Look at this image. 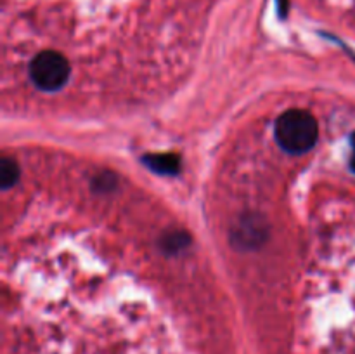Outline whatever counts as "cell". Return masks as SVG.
<instances>
[{
  "label": "cell",
  "mask_w": 355,
  "mask_h": 354,
  "mask_svg": "<svg viewBox=\"0 0 355 354\" xmlns=\"http://www.w3.org/2000/svg\"><path fill=\"white\" fill-rule=\"evenodd\" d=\"M350 146H352V155H350V169L355 172V132L352 134V139H350Z\"/></svg>",
  "instance_id": "cell-4"
},
{
  "label": "cell",
  "mask_w": 355,
  "mask_h": 354,
  "mask_svg": "<svg viewBox=\"0 0 355 354\" xmlns=\"http://www.w3.org/2000/svg\"><path fill=\"white\" fill-rule=\"evenodd\" d=\"M274 134L284 153L305 155L318 142V120L305 110H288L277 118Z\"/></svg>",
  "instance_id": "cell-1"
},
{
  "label": "cell",
  "mask_w": 355,
  "mask_h": 354,
  "mask_svg": "<svg viewBox=\"0 0 355 354\" xmlns=\"http://www.w3.org/2000/svg\"><path fill=\"white\" fill-rule=\"evenodd\" d=\"M19 177V169L17 163L10 158L2 160V167H0V179H2V189H9L17 183Z\"/></svg>",
  "instance_id": "cell-3"
},
{
  "label": "cell",
  "mask_w": 355,
  "mask_h": 354,
  "mask_svg": "<svg viewBox=\"0 0 355 354\" xmlns=\"http://www.w3.org/2000/svg\"><path fill=\"white\" fill-rule=\"evenodd\" d=\"M68 59L54 51H44L30 62V78L44 92H58L69 80Z\"/></svg>",
  "instance_id": "cell-2"
}]
</instances>
